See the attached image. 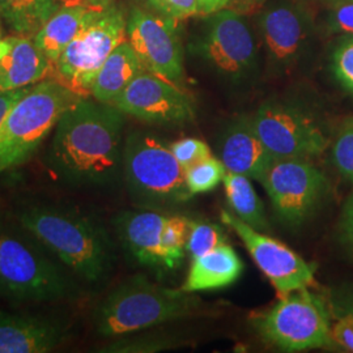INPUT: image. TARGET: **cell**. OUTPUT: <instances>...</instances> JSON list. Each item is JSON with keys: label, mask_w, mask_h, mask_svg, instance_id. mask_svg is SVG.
<instances>
[{"label": "cell", "mask_w": 353, "mask_h": 353, "mask_svg": "<svg viewBox=\"0 0 353 353\" xmlns=\"http://www.w3.org/2000/svg\"><path fill=\"white\" fill-rule=\"evenodd\" d=\"M219 152L227 172L259 182L275 160L259 138L252 117L246 115L233 119L225 127L219 140Z\"/></svg>", "instance_id": "obj_18"}, {"label": "cell", "mask_w": 353, "mask_h": 353, "mask_svg": "<svg viewBox=\"0 0 353 353\" xmlns=\"http://www.w3.org/2000/svg\"><path fill=\"white\" fill-rule=\"evenodd\" d=\"M154 11L176 21L199 14L198 0H148Z\"/></svg>", "instance_id": "obj_33"}, {"label": "cell", "mask_w": 353, "mask_h": 353, "mask_svg": "<svg viewBox=\"0 0 353 353\" xmlns=\"http://www.w3.org/2000/svg\"><path fill=\"white\" fill-rule=\"evenodd\" d=\"M252 119L259 138L275 160H310L327 147V138L316 117L294 103L265 102Z\"/></svg>", "instance_id": "obj_10"}, {"label": "cell", "mask_w": 353, "mask_h": 353, "mask_svg": "<svg viewBox=\"0 0 353 353\" xmlns=\"http://www.w3.org/2000/svg\"><path fill=\"white\" fill-rule=\"evenodd\" d=\"M127 39L125 11L112 0H97L52 67V77L77 94L88 97L102 65Z\"/></svg>", "instance_id": "obj_7"}, {"label": "cell", "mask_w": 353, "mask_h": 353, "mask_svg": "<svg viewBox=\"0 0 353 353\" xmlns=\"http://www.w3.org/2000/svg\"><path fill=\"white\" fill-rule=\"evenodd\" d=\"M263 341L285 352H301L332 344L325 301L309 288L294 290L255 319Z\"/></svg>", "instance_id": "obj_9"}, {"label": "cell", "mask_w": 353, "mask_h": 353, "mask_svg": "<svg viewBox=\"0 0 353 353\" xmlns=\"http://www.w3.org/2000/svg\"><path fill=\"white\" fill-rule=\"evenodd\" d=\"M268 1L270 0H228L227 8L242 14H249L263 8V6Z\"/></svg>", "instance_id": "obj_37"}, {"label": "cell", "mask_w": 353, "mask_h": 353, "mask_svg": "<svg viewBox=\"0 0 353 353\" xmlns=\"http://www.w3.org/2000/svg\"><path fill=\"white\" fill-rule=\"evenodd\" d=\"M261 183L279 217L293 227L316 212L328 192V179L305 159L274 160Z\"/></svg>", "instance_id": "obj_11"}, {"label": "cell", "mask_w": 353, "mask_h": 353, "mask_svg": "<svg viewBox=\"0 0 353 353\" xmlns=\"http://www.w3.org/2000/svg\"><path fill=\"white\" fill-rule=\"evenodd\" d=\"M223 183L232 214L256 230L263 232L268 229L265 205L254 189L250 178L227 172Z\"/></svg>", "instance_id": "obj_24"}, {"label": "cell", "mask_w": 353, "mask_h": 353, "mask_svg": "<svg viewBox=\"0 0 353 353\" xmlns=\"http://www.w3.org/2000/svg\"><path fill=\"white\" fill-rule=\"evenodd\" d=\"M112 105L151 125H178L194 118L189 94L148 70L137 76Z\"/></svg>", "instance_id": "obj_15"}, {"label": "cell", "mask_w": 353, "mask_h": 353, "mask_svg": "<svg viewBox=\"0 0 353 353\" xmlns=\"http://www.w3.org/2000/svg\"><path fill=\"white\" fill-rule=\"evenodd\" d=\"M331 157L341 176L353 183V119L341 127L334 141Z\"/></svg>", "instance_id": "obj_29"}, {"label": "cell", "mask_w": 353, "mask_h": 353, "mask_svg": "<svg viewBox=\"0 0 353 353\" xmlns=\"http://www.w3.org/2000/svg\"><path fill=\"white\" fill-rule=\"evenodd\" d=\"M243 263L236 250L224 243L201 256L192 258L189 275L182 290L195 293L220 290L233 284L240 278Z\"/></svg>", "instance_id": "obj_20"}, {"label": "cell", "mask_w": 353, "mask_h": 353, "mask_svg": "<svg viewBox=\"0 0 353 353\" xmlns=\"http://www.w3.org/2000/svg\"><path fill=\"white\" fill-rule=\"evenodd\" d=\"M201 300L186 290L166 288L137 275L118 284L93 314L94 331L108 339L156 327L194 314Z\"/></svg>", "instance_id": "obj_4"}, {"label": "cell", "mask_w": 353, "mask_h": 353, "mask_svg": "<svg viewBox=\"0 0 353 353\" xmlns=\"http://www.w3.org/2000/svg\"><path fill=\"white\" fill-rule=\"evenodd\" d=\"M127 41L148 71L176 85L182 83L183 48L176 20L153 8L134 7L127 17Z\"/></svg>", "instance_id": "obj_12"}, {"label": "cell", "mask_w": 353, "mask_h": 353, "mask_svg": "<svg viewBox=\"0 0 353 353\" xmlns=\"http://www.w3.org/2000/svg\"><path fill=\"white\" fill-rule=\"evenodd\" d=\"M220 216L243 242L254 262L274 285L279 299L314 284L316 265L306 262L285 243L248 225L229 211L223 210Z\"/></svg>", "instance_id": "obj_14"}, {"label": "cell", "mask_w": 353, "mask_h": 353, "mask_svg": "<svg viewBox=\"0 0 353 353\" xmlns=\"http://www.w3.org/2000/svg\"><path fill=\"white\" fill-rule=\"evenodd\" d=\"M327 6L328 29L334 33L353 34V0H335Z\"/></svg>", "instance_id": "obj_32"}, {"label": "cell", "mask_w": 353, "mask_h": 353, "mask_svg": "<svg viewBox=\"0 0 353 353\" xmlns=\"http://www.w3.org/2000/svg\"><path fill=\"white\" fill-rule=\"evenodd\" d=\"M332 343L348 352H353V314L347 313L331 327Z\"/></svg>", "instance_id": "obj_34"}, {"label": "cell", "mask_w": 353, "mask_h": 353, "mask_svg": "<svg viewBox=\"0 0 353 353\" xmlns=\"http://www.w3.org/2000/svg\"><path fill=\"white\" fill-rule=\"evenodd\" d=\"M52 67L34 38L20 36L0 61V92L34 85L52 74Z\"/></svg>", "instance_id": "obj_19"}, {"label": "cell", "mask_w": 353, "mask_h": 353, "mask_svg": "<svg viewBox=\"0 0 353 353\" xmlns=\"http://www.w3.org/2000/svg\"><path fill=\"white\" fill-rule=\"evenodd\" d=\"M64 4V0H11L0 6V17L21 37L33 38Z\"/></svg>", "instance_id": "obj_23"}, {"label": "cell", "mask_w": 353, "mask_h": 353, "mask_svg": "<svg viewBox=\"0 0 353 353\" xmlns=\"http://www.w3.org/2000/svg\"><path fill=\"white\" fill-rule=\"evenodd\" d=\"M170 150L173 152L176 161L182 165L185 170L211 156L210 147L203 140L195 138L176 140L173 144H170Z\"/></svg>", "instance_id": "obj_31"}, {"label": "cell", "mask_w": 353, "mask_h": 353, "mask_svg": "<svg viewBox=\"0 0 353 353\" xmlns=\"http://www.w3.org/2000/svg\"><path fill=\"white\" fill-rule=\"evenodd\" d=\"M227 6L228 0H198L199 14L203 16H208L221 10H225Z\"/></svg>", "instance_id": "obj_38"}, {"label": "cell", "mask_w": 353, "mask_h": 353, "mask_svg": "<svg viewBox=\"0 0 353 353\" xmlns=\"http://www.w3.org/2000/svg\"><path fill=\"white\" fill-rule=\"evenodd\" d=\"M224 243H227V237L219 225L205 221L191 223V232L188 241V252L191 258L201 256Z\"/></svg>", "instance_id": "obj_28"}, {"label": "cell", "mask_w": 353, "mask_h": 353, "mask_svg": "<svg viewBox=\"0 0 353 353\" xmlns=\"http://www.w3.org/2000/svg\"><path fill=\"white\" fill-rule=\"evenodd\" d=\"M348 310H347V313H351L353 314V293L351 294V297H350V301H348V307H347Z\"/></svg>", "instance_id": "obj_40"}, {"label": "cell", "mask_w": 353, "mask_h": 353, "mask_svg": "<svg viewBox=\"0 0 353 353\" xmlns=\"http://www.w3.org/2000/svg\"><path fill=\"white\" fill-rule=\"evenodd\" d=\"M7 1H11V0H0V6L4 4V3H7Z\"/></svg>", "instance_id": "obj_42"}, {"label": "cell", "mask_w": 353, "mask_h": 353, "mask_svg": "<svg viewBox=\"0 0 353 353\" xmlns=\"http://www.w3.org/2000/svg\"><path fill=\"white\" fill-rule=\"evenodd\" d=\"M83 96L54 77L32 85L0 126V173L26 164Z\"/></svg>", "instance_id": "obj_5"}, {"label": "cell", "mask_w": 353, "mask_h": 353, "mask_svg": "<svg viewBox=\"0 0 353 353\" xmlns=\"http://www.w3.org/2000/svg\"><path fill=\"white\" fill-rule=\"evenodd\" d=\"M332 71L338 81L353 93V34H344L332 52Z\"/></svg>", "instance_id": "obj_30"}, {"label": "cell", "mask_w": 353, "mask_h": 353, "mask_svg": "<svg viewBox=\"0 0 353 353\" xmlns=\"http://www.w3.org/2000/svg\"><path fill=\"white\" fill-rule=\"evenodd\" d=\"M192 51L211 71L233 84L252 79L259 65L258 41L248 14L229 8L207 16Z\"/></svg>", "instance_id": "obj_8"}, {"label": "cell", "mask_w": 353, "mask_h": 353, "mask_svg": "<svg viewBox=\"0 0 353 353\" xmlns=\"http://www.w3.org/2000/svg\"><path fill=\"white\" fill-rule=\"evenodd\" d=\"M71 338V326L61 319L0 312V353L51 352Z\"/></svg>", "instance_id": "obj_16"}, {"label": "cell", "mask_w": 353, "mask_h": 353, "mask_svg": "<svg viewBox=\"0 0 353 353\" xmlns=\"http://www.w3.org/2000/svg\"><path fill=\"white\" fill-rule=\"evenodd\" d=\"M258 30L272 71L285 72L307 50L314 32L309 10L296 0L265 3L258 16Z\"/></svg>", "instance_id": "obj_13"}, {"label": "cell", "mask_w": 353, "mask_h": 353, "mask_svg": "<svg viewBox=\"0 0 353 353\" xmlns=\"http://www.w3.org/2000/svg\"><path fill=\"white\" fill-rule=\"evenodd\" d=\"M339 236L341 243L353 255V191L343 207L339 223Z\"/></svg>", "instance_id": "obj_35"}, {"label": "cell", "mask_w": 353, "mask_h": 353, "mask_svg": "<svg viewBox=\"0 0 353 353\" xmlns=\"http://www.w3.org/2000/svg\"><path fill=\"white\" fill-rule=\"evenodd\" d=\"M227 174V169L221 160L212 154L202 161L186 169V185L191 195L203 194L214 190L220 182H223Z\"/></svg>", "instance_id": "obj_27"}, {"label": "cell", "mask_w": 353, "mask_h": 353, "mask_svg": "<svg viewBox=\"0 0 353 353\" xmlns=\"http://www.w3.org/2000/svg\"><path fill=\"white\" fill-rule=\"evenodd\" d=\"M17 220L76 278L100 284L114 267L113 241L93 216L58 204H28Z\"/></svg>", "instance_id": "obj_2"}, {"label": "cell", "mask_w": 353, "mask_h": 353, "mask_svg": "<svg viewBox=\"0 0 353 353\" xmlns=\"http://www.w3.org/2000/svg\"><path fill=\"white\" fill-rule=\"evenodd\" d=\"M77 293L71 272L14 214L0 210V297L11 303H59Z\"/></svg>", "instance_id": "obj_3"}, {"label": "cell", "mask_w": 353, "mask_h": 353, "mask_svg": "<svg viewBox=\"0 0 353 353\" xmlns=\"http://www.w3.org/2000/svg\"><path fill=\"white\" fill-rule=\"evenodd\" d=\"M169 214L161 210H126L115 216L117 234L140 265L166 270L163 250V229Z\"/></svg>", "instance_id": "obj_17"}, {"label": "cell", "mask_w": 353, "mask_h": 353, "mask_svg": "<svg viewBox=\"0 0 353 353\" xmlns=\"http://www.w3.org/2000/svg\"><path fill=\"white\" fill-rule=\"evenodd\" d=\"M97 0L65 3L34 36L38 48L54 64L84 24L90 8Z\"/></svg>", "instance_id": "obj_22"}, {"label": "cell", "mask_w": 353, "mask_h": 353, "mask_svg": "<svg viewBox=\"0 0 353 353\" xmlns=\"http://www.w3.org/2000/svg\"><path fill=\"white\" fill-rule=\"evenodd\" d=\"M147 68L128 41L109 55L96 77L90 96L103 103H113L127 85Z\"/></svg>", "instance_id": "obj_21"}, {"label": "cell", "mask_w": 353, "mask_h": 353, "mask_svg": "<svg viewBox=\"0 0 353 353\" xmlns=\"http://www.w3.org/2000/svg\"><path fill=\"white\" fill-rule=\"evenodd\" d=\"M321 1H323V3L328 4V3H332V1H335V0H321Z\"/></svg>", "instance_id": "obj_41"}, {"label": "cell", "mask_w": 353, "mask_h": 353, "mask_svg": "<svg viewBox=\"0 0 353 353\" xmlns=\"http://www.w3.org/2000/svg\"><path fill=\"white\" fill-rule=\"evenodd\" d=\"M16 36H11V37H0V61L12 50L16 41H17Z\"/></svg>", "instance_id": "obj_39"}, {"label": "cell", "mask_w": 353, "mask_h": 353, "mask_svg": "<svg viewBox=\"0 0 353 353\" xmlns=\"http://www.w3.org/2000/svg\"><path fill=\"white\" fill-rule=\"evenodd\" d=\"M179 344L176 336L166 334H147L139 332L115 338L109 344L102 345L99 352L103 353H153L172 350Z\"/></svg>", "instance_id": "obj_26"}, {"label": "cell", "mask_w": 353, "mask_h": 353, "mask_svg": "<svg viewBox=\"0 0 353 353\" xmlns=\"http://www.w3.org/2000/svg\"><path fill=\"white\" fill-rule=\"evenodd\" d=\"M125 114L88 97L68 108L54 128L46 153L51 173L76 188H105L123 169Z\"/></svg>", "instance_id": "obj_1"}, {"label": "cell", "mask_w": 353, "mask_h": 353, "mask_svg": "<svg viewBox=\"0 0 353 353\" xmlns=\"http://www.w3.org/2000/svg\"><path fill=\"white\" fill-rule=\"evenodd\" d=\"M30 87L0 92V126H1L3 121L6 119L7 114L11 112V109L14 106V103L26 94V92L30 89Z\"/></svg>", "instance_id": "obj_36"}, {"label": "cell", "mask_w": 353, "mask_h": 353, "mask_svg": "<svg viewBox=\"0 0 353 353\" xmlns=\"http://www.w3.org/2000/svg\"><path fill=\"white\" fill-rule=\"evenodd\" d=\"M185 173L164 140L144 131L128 134L122 174L131 198L141 208L163 211L190 201Z\"/></svg>", "instance_id": "obj_6"}, {"label": "cell", "mask_w": 353, "mask_h": 353, "mask_svg": "<svg viewBox=\"0 0 353 353\" xmlns=\"http://www.w3.org/2000/svg\"><path fill=\"white\" fill-rule=\"evenodd\" d=\"M191 223L185 216L169 214L163 229V250L166 270H173L182 263L188 252Z\"/></svg>", "instance_id": "obj_25"}]
</instances>
